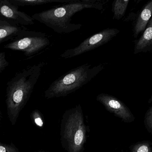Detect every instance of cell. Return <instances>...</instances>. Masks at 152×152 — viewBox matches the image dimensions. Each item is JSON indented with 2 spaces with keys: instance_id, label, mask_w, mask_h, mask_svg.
I'll return each instance as SVG.
<instances>
[{
  "instance_id": "obj_1",
  "label": "cell",
  "mask_w": 152,
  "mask_h": 152,
  "mask_svg": "<svg viewBox=\"0 0 152 152\" xmlns=\"http://www.w3.org/2000/svg\"><path fill=\"white\" fill-rule=\"evenodd\" d=\"M108 0H74L52 7L32 16L34 20L44 24L55 33L69 34L80 29L82 25L72 23V18L79 12L86 9L102 11Z\"/></svg>"
},
{
  "instance_id": "obj_2",
  "label": "cell",
  "mask_w": 152,
  "mask_h": 152,
  "mask_svg": "<svg viewBox=\"0 0 152 152\" xmlns=\"http://www.w3.org/2000/svg\"><path fill=\"white\" fill-rule=\"evenodd\" d=\"M45 65L42 62L28 66L16 73L7 83L6 107L9 119L13 126L29 100Z\"/></svg>"
},
{
  "instance_id": "obj_3",
  "label": "cell",
  "mask_w": 152,
  "mask_h": 152,
  "mask_svg": "<svg viewBox=\"0 0 152 152\" xmlns=\"http://www.w3.org/2000/svg\"><path fill=\"white\" fill-rule=\"evenodd\" d=\"M108 63L93 66L85 63L67 72L52 82L45 92L46 99L67 96L90 82L102 72Z\"/></svg>"
},
{
  "instance_id": "obj_4",
  "label": "cell",
  "mask_w": 152,
  "mask_h": 152,
  "mask_svg": "<svg viewBox=\"0 0 152 152\" xmlns=\"http://www.w3.org/2000/svg\"><path fill=\"white\" fill-rule=\"evenodd\" d=\"M87 131L80 104L64 112L61 123V142L66 151H84L87 138Z\"/></svg>"
},
{
  "instance_id": "obj_5",
  "label": "cell",
  "mask_w": 152,
  "mask_h": 152,
  "mask_svg": "<svg viewBox=\"0 0 152 152\" xmlns=\"http://www.w3.org/2000/svg\"><path fill=\"white\" fill-rule=\"evenodd\" d=\"M47 34L26 29L4 46L5 49L20 51L26 57H33L45 50L50 45Z\"/></svg>"
},
{
  "instance_id": "obj_6",
  "label": "cell",
  "mask_w": 152,
  "mask_h": 152,
  "mask_svg": "<svg viewBox=\"0 0 152 152\" xmlns=\"http://www.w3.org/2000/svg\"><path fill=\"white\" fill-rule=\"evenodd\" d=\"M119 32L120 30L116 28L104 29L88 37L75 48L66 50L60 57L66 59L74 58L94 50L112 40Z\"/></svg>"
},
{
  "instance_id": "obj_7",
  "label": "cell",
  "mask_w": 152,
  "mask_h": 152,
  "mask_svg": "<svg viewBox=\"0 0 152 152\" xmlns=\"http://www.w3.org/2000/svg\"><path fill=\"white\" fill-rule=\"evenodd\" d=\"M96 100L103 105L106 110L113 113L125 123H131L134 120L135 117L129 109L116 97L102 93L96 96Z\"/></svg>"
},
{
  "instance_id": "obj_8",
  "label": "cell",
  "mask_w": 152,
  "mask_h": 152,
  "mask_svg": "<svg viewBox=\"0 0 152 152\" xmlns=\"http://www.w3.org/2000/svg\"><path fill=\"white\" fill-rule=\"evenodd\" d=\"M19 7L10 0H0V18L17 26L34 25V20L28 14L20 11Z\"/></svg>"
},
{
  "instance_id": "obj_9",
  "label": "cell",
  "mask_w": 152,
  "mask_h": 152,
  "mask_svg": "<svg viewBox=\"0 0 152 152\" xmlns=\"http://www.w3.org/2000/svg\"><path fill=\"white\" fill-rule=\"evenodd\" d=\"M27 28L19 26L0 18V44L12 40Z\"/></svg>"
},
{
  "instance_id": "obj_10",
  "label": "cell",
  "mask_w": 152,
  "mask_h": 152,
  "mask_svg": "<svg viewBox=\"0 0 152 152\" xmlns=\"http://www.w3.org/2000/svg\"><path fill=\"white\" fill-rule=\"evenodd\" d=\"M152 52V16L145 31L134 46V54Z\"/></svg>"
},
{
  "instance_id": "obj_11",
  "label": "cell",
  "mask_w": 152,
  "mask_h": 152,
  "mask_svg": "<svg viewBox=\"0 0 152 152\" xmlns=\"http://www.w3.org/2000/svg\"><path fill=\"white\" fill-rule=\"evenodd\" d=\"M152 16V0L147 3L140 12L134 28V37L137 38L145 30Z\"/></svg>"
},
{
  "instance_id": "obj_12",
  "label": "cell",
  "mask_w": 152,
  "mask_h": 152,
  "mask_svg": "<svg viewBox=\"0 0 152 152\" xmlns=\"http://www.w3.org/2000/svg\"><path fill=\"white\" fill-rule=\"evenodd\" d=\"M13 4L18 7L26 6H36L42 5L52 3H66L72 1L74 0H10Z\"/></svg>"
},
{
  "instance_id": "obj_13",
  "label": "cell",
  "mask_w": 152,
  "mask_h": 152,
  "mask_svg": "<svg viewBox=\"0 0 152 152\" xmlns=\"http://www.w3.org/2000/svg\"><path fill=\"white\" fill-rule=\"evenodd\" d=\"M129 1V0H115L112 3L113 19H121L126 13Z\"/></svg>"
},
{
  "instance_id": "obj_14",
  "label": "cell",
  "mask_w": 152,
  "mask_h": 152,
  "mask_svg": "<svg viewBox=\"0 0 152 152\" xmlns=\"http://www.w3.org/2000/svg\"><path fill=\"white\" fill-rule=\"evenodd\" d=\"M152 145L150 141L139 142L130 146L129 152H152Z\"/></svg>"
},
{
  "instance_id": "obj_15",
  "label": "cell",
  "mask_w": 152,
  "mask_h": 152,
  "mask_svg": "<svg viewBox=\"0 0 152 152\" xmlns=\"http://www.w3.org/2000/svg\"><path fill=\"white\" fill-rule=\"evenodd\" d=\"M31 118L34 123L37 126L40 128H42L44 126V121L42 113L38 110H34L31 113Z\"/></svg>"
},
{
  "instance_id": "obj_16",
  "label": "cell",
  "mask_w": 152,
  "mask_h": 152,
  "mask_svg": "<svg viewBox=\"0 0 152 152\" xmlns=\"http://www.w3.org/2000/svg\"><path fill=\"white\" fill-rule=\"evenodd\" d=\"M152 105L146 112L145 117L144 124L145 128L149 133L152 134Z\"/></svg>"
},
{
  "instance_id": "obj_17",
  "label": "cell",
  "mask_w": 152,
  "mask_h": 152,
  "mask_svg": "<svg viewBox=\"0 0 152 152\" xmlns=\"http://www.w3.org/2000/svg\"><path fill=\"white\" fill-rule=\"evenodd\" d=\"M0 152H19L13 144H5L0 143Z\"/></svg>"
},
{
  "instance_id": "obj_18",
  "label": "cell",
  "mask_w": 152,
  "mask_h": 152,
  "mask_svg": "<svg viewBox=\"0 0 152 152\" xmlns=\"http://www.w3.org/2000/svg\"><path fill=\"white\" fill-rule=\"evenodd\" d=\"M9 65L6 59L5 53L0 51V73L2 72Z\"/></svg>"
},
{
  "instance_id": "obj_19",
  "label": "cell",
  "mask_w": 152,
  "mask_h": 152,
  "mask_svg": "<svg viewBox=\"0 0 152 152\" xmlns=\"http://www.w3.org/2000/svg\"><path fill=\"white\" fill-rule=\"evenodd\" d=\"M34 152H49L48 151H38Z\"/></svg>"
},
{
  "instance_id": "obj_20",
  "label": "cell",
  "mask_w": 152,
  "mask_h": 152,
  "mask_svg": "<svg viewBox=\"0 0 152 152\" xmlns=\"http://www.w3.org/2000/svg\"><path fill=\"white\" fill-rule=\"evenodd\" d=\"M1 110H0V125H1Z\"/></svg>"
}]
</instances>
